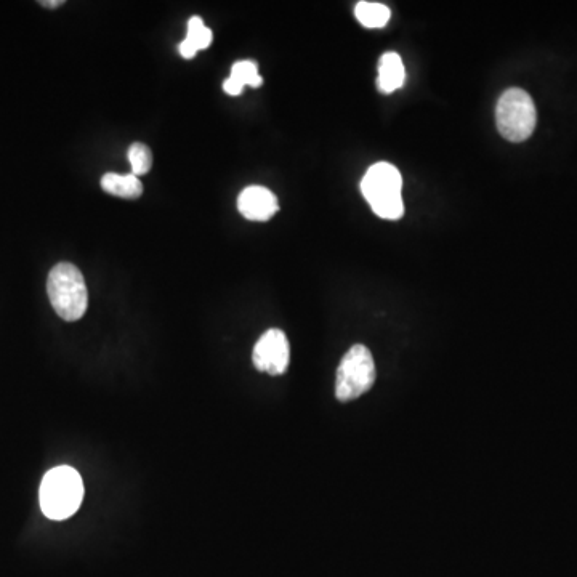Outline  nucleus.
Wrapping results in <instances>:
<instances>
[{"label": "nucleus", "mask_w": 577, "mask_h": 577, "mask_svg": "<svg viewBox=\"0 0 577 577\" xmlns=\"http://www.w3.org/2000/svg\"><path fill=\"white\" fill-rule=\"evenodd\" d=\"M84 499V483L73 467L61 465L45 473L39 501L45 517L61 521L73 517Z\"/></svg>", "instance_id": "obj_1"}, {"label": "nucleus", "mask_w": 577, "mask_h": 577, "mask_svg": "<svg viewBox=\"0 0 577 577\" xmlns=\"http://www.w3.org/2000/svg\"><path fill=\"white\" fill-rule=\"evenodd\" d=\"M47 294L57 315L69 323L81 319L89 307V292L81 270L73 263L61 262L47 279Z\"/></svg>", "instance_id": "obj_2"}, {"label": "nucleus", "mask_w": 577, "mask_h": 577, "mask_svg": "<svg viewBox=\"0 0 577 577\" xmlns=\"http://www.w3.org/2000/svg\"><path fill=\"white\" fill-rule=\"evenodd\" d=\"M401 186L400 170L388 162H377L361 180V193L377 217L400 220L404 215Z\"/></svg>", "instance_id": "obj_3"}, {"label": "nucleus", "mask_w": 577, "mask_h": 577, "mask_svg": "<svg viewBox=\"0 0 577 577\" xmlns=\"http://www.w3.org/2000/svg\"><path fill=\"white\" fill-rule=\"evenodd\" d=\"M536 122V105L529 93L523 89H509L502 93L496 106V124L505 140L525 142L533 135Z\"/></svg>", "instance_id": "obj_4"}, {"label": "nucleus", "mask_w": 577, "mask_h": 577, "mask_svg": "<svg viewBox=\"0 0 577 577\" xmlns=\"http://www.w3.org/2000/svg\"><path fill=\"white\" fill-rule=\"evenodd\" d=\"M376 382V364L364 345H353L340 361L335 382L337 400L347 403L371 390Z\"/></svg>", "instance_id": "obj_5"}, {"label": "nucleus", "mask_w": 577, "mask_h": 577, "mask_svg": "<svg viewBox=\"0 0 577 577\" xmlns=\"http://www.w3.org/2000/svg\"><path fill=\"white\" fill-rule=\"evenodd\" d=\"M252 361L259 371L270 376H283L291 361V347L286 334L279 329H270L255 343Z\"/></svg>", "instance_id": "obj_6"}, {"label": "nucleus", "mask_w": 577, "mask_h": 577, "mask_svg": "<svg viewBox=\"0 0 577 577\" xmlns=\"http://www.w3.org/2000/svg\"><path fill=\"white\" fill-rule=\"evenodd\" d=\"M238 209L251 222H268L279 210L278 198L265 186H247L239 194Z\"/></svg>", "instance_id": "obj_7"}, {"label": "nucleus", "mask_w": 577, "mask_h": 577, "mask_svg": "<svg viewBox=\"0 0 577 577\" xmlns=\"http://www.w3.org/2000/svg\"><path fill=\"white\" fill-rule=\"evenodd\" d=\"M406 79V69L403 60L395 52L384 53L379 61V77H377V89L382 93H393L401 89Z\"/></svg>", "instance_id": "obj_8"}, {"label": "nucleus", "mask_w": 577, "mask_h": 577, "mask_svg": "<svg viewBox=\"0 0 577 577\" xmlns=\"http://www.w3.org/2000/svg\"><path fill=\"white\" fill-rule=\"evenodd\" d=\"M101 188L106 193L124 199L140 198L143 194L142 182L134 174L119 175L109 172L101 178Z\"/></svg>", "instance_id": "obj_9"}, {"label": "nucleus", "mask_w": 577, "mask_h": 577, "mask_svg": "<svg viewBox=\"0 0 577 577\" xmlns=\"http://www.w3.org/2000/svg\"><path fill=\"white\" fill-rule=\"evenodd\" d=\"M212 31L204 25L202 18L193 17L188 20V36L180 44V53L186 60H191L199 50L209 49L212 44Z\"/></svg>", "instance_id": "obj_10"}, {"label": "nucleus", "mask_w": 577, "mask_h": 577, "mask_svg": "<svg viewBox=\"0 0 577 577\" xmlns=\"http://www.w3.org/2000/svg\"><path fill=\"white\" fill-rule=\"evenodd\" d=\"M355 15L364 28L380 29L388 25L392 12L384 4L360 2V4L356 5Z\"/></svg>", "instance_id": "obj_11"}, {"label": "nucleus", "mask_w": 577, "mask_h": 577, "mask_svg": "<svg viewBox=\"0 0 577 577\" xmlns=\"http://www.w3.org/2000/svg\"><path fill=\"white\" fill-rule=\"evenodd\" d=\"M230 77L239 82V84L244 85V87L251 85L254 89H259L263 84L262 76L259 74V66L251 60L235 63L233 68H231Z\"/></svg>", "instance_id": "obj_12"}, {"label": "nucleus", "mask_w": 577, "mask_h": 577, "mask_svg": "<svg viewBox=\"0 0 577 577\" xmlns=\"http://www.w3.org/2000/svg\"><path fill=\"white\" fill-rule=\"evenodd\" d=\"M129 161L132 174L135 177H140V175L148 174L153 167V154H151L150 148L143 143H134L129 148Z\"/></svg>", "instance_id": "obj_13"}, {"label": "nucleus", "mask_w": 577, "mask_h": 577, "mask_svg": "<svg viewBox=\"0 0 577 577\" xmlns=\"http://www.w3.org/2000/svg\"><path fill=\"white\" fill-rule=\"evenodd\" d=\"M223 90H225L228 95H231V97H238V95L243 93L244 85H241L239 82H236L235 79L228 77V79L223 82Z\"/></svg>", "instance_id": "obj_14"}, {"label": "nucleus", "mask_w": 577, "mask_h": 577, "mask_svg": "<svg viewBox=\"0 0 577 577\" xmlns=\"http://www.w3.org/2000/svg\"><path fill=\"white\" fill-rule=\"evenodd\" d=\"M65 4V2H63V0H55V2H41V5H44V7H47V9H57V7H60V5Z\"/></svg>", "instance_id": "obj_15"}]
</instances>
